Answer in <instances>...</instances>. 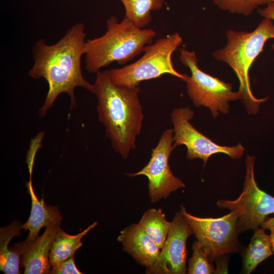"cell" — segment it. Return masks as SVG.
<instances>
[{
  "instance_id": "cell-21",
  "label": "cell",
  "mask_w": 274,
  "mask_h": 274,
  "mask_svg": "<svg viewBox=\"0 0 274 274\" xmlns=\"http://www.w3.org/2000/svg\"><path fill=\"white\" fill-rule=\"evenodd\" d=\"M274 0H213L221 10L247 16L258 6L267 5Z\"/></svg>"
},
{
  "instance_id": "cell-16",
  "label": "cell",
  "mask_w": 274,
  "mask_h": 274,
  "mask_svg": "<svg viewBox=\"0 0 274 274\" xmlns=\"http://www.w3.org/2000/svg\"><path fill=\"white\" fill-rule=\"evenodd\" d=\"M248 247L242 253V273L250 274L262 261L273 254L269 235L262 227L255 229Z\"/></svg>"
},
{
  "instance_id": "cell-17",
  "label": "cell",
  "mask_w": 274,
  "mask_h": 274,
  "mask_svg": "<svg viewBox=\"0 0 274 274\" xmlns=\"http://www.w3.org/2000/svg\"><path fill=\"white\" fill-rule=\"evenodd\" d=\"M97 224V222H94L76 235L69 234L59 228L54 238L49 253L51 266L74 256L76 251L83 245L82 238Z\"/></svg>"
},
{
  "instance_id": "cell-8",
  "label": "cell",
  "mask_w": 274,
  "mask_h": 274,
  "mask_svg": "<svg viewBox=\"0 0 274 274\" xmlns=\"http://www.w3.org/2000/svg\"><path fill=\"white\" fill-rule=\"evenodd\" d=\"M245 162V180L240 195L234 200L219 199L216 203L222 209H242L237 220L239 233L261 227L266 218L274 214V197L261 189L255 180V157L247 155Z\"/></svg>"
},
{
  "instance_id": "cell-7",
  "label": "cell",
  "mask_w": 274,
  "mask_h": 274,
  "mask_svg": "<svg viewBox=\"0 0 274 274\" xmlns=\"http://www.w3.org/2000/svg\"><path fill=\"white\" fill-rule=\"evenodd\" d=\"M180 211L211 262L241 250L237 226L241 209H234L218 218L197 217L188 213L183 206Z\"/></svg>"
},
{
  "instance_id": "cell-12",
  "label": "cell",
  "mask_w": 274,
  "mask_h": 274,
  "mask_svg": "<svg viewBox=\"0 0 274 274\" xmlns=\"http://www.w3.org/2000/svg\"><path fill=\"white\" fill-rule=\"evenodd\" d=\"M60 222L46 227L43 234L32 242H21L22 253L20 264L24 269V274L50 273L51 265L49 253Z\"/></svg>"
},
{
  "instance_id": "cell-25",
  "label": "cell",
  "mask_w": 274,
  "mask_h": 274,
  "mask_svg": "<svg viewBox=\"0 0 274 274\" xmlns=\"http://www.w3.org/2000/svg\"><path fill=\"white\" fill-rule=\"evenodd\" d=\"M270 233L269 235L271 245V249L272 251L273 254L274 255V229H271L269 230Z\"/></svg>"
},
{
  "instance_id": "cell-14",
  "label": "cell",
  "mask_w": 274,
  "mask_h": 274,
  "mask_svg": "<svg viewBox=\"0 0 274 274\" xmlns=\"http://www.w3.org/2000/svg\"><path fill=\"white\" fill-rule=\"evenodd\" d=\"M29 175L30 179L26 187L31 198V209L28 220L22 225L21 228L29 231L25 241L32 242L37 238L43 227L60 222L62 217L57 206L46 204L43 198L41 200L38 198L33 188L31 175Z\"/></svg>"
},
{
  "instance_id": "cell-11",
  "label": "cell",
  "mask_w": 274,
  "mask_h": 274,
  "mask_svg": "<svg viewBox=\"0 0 274 274\" xmlns=\"http://www.w3.org/2000/svg\"><path fill=\"white\" fill-rule=\"evenodd\" d=\"M194 234L183 214L177 212L163 248L155 261L146 268L148 274H185L187 273V241Z\"/></svg>"
},
{
  "instance_id": "cell-19",
  "label": "cell",
  "mask_w": 274,
  "mask_h": 274,
  "mask_svg": "<svg viewBox=\"0 0 274 274\" xmlns=\"http://www.w3.org/2000/svg\"><path fill=\"white\" fill-rule=\"evenodd\" d=\"M125 10L124 18L144 28L150 22L151 11L160 10L164 0H120Z\"/></svg>"
},
{
  "instance_id": "cell-1",
  "label": "cell",
  "mask_w": 274,
  "mask_h": 274,
  "mask_svg": "<svg viewBox=\"0 0 274 274\" xmlns=\"http://www.w3.org/2000/svg\"><path fill=\"white\" fill-rule=\"evenodd\" d=\"M86 36L84 24L78 23L54 44L48 45L43 39L35 43L32 50L34 63L28 74L34 79L44 78L48 84L46 99L39 112L40 117L45 115L61 93L69 95L71 109L76 106L77 87L94 93V85L84 78L81 70Z\"/></svg>"
},
{
  "instance_id": "cell-13",
  "label": "cell",
  "mask_w": 274,
  "mask_h": 274,
  "mask_svg": "<svg viewBox=\"0 0 274 274\" xmlns=\"http://www.w3.org/2000/svg\"><path fill=\"white\" fill-rule=\"evenodd\" d=\"M123 250L139 264L146 268L156 260L161 249L146 233L139 223H133L122 230L117 237Z\"/></svg>"
},
{
  "instance_id": "cell-22",
  "label": "cell",
  "mask_w": 274,
  "mask_h": 274,
  "mask_svg": "<svg viewBox=\"0 0 274 274\" xmlns=\"http://www.w3.org/2000/svg\"><path fill=\"white\" fill-rule=\"evenodd\" d=\"M50 273L51 274H82L75 263L74 256L61 262L52 266Z\"/></svg>"
},
{
  "instance_id": "cell-6",
  "label": "cell",
  "mask_w": 274,
  "mask_h": 274,
  "mask_svg": "<svg viewBox=\"0 0 274 274\" xmlns=\"http://www.w3.org/2000/svg\"><path fill=\"white\" fill-rule=\"evenodd\" d=\"M180 60L188 67L191 75L185 74L187 93L196 107L208 108L213 117L229 112V102L241 99L238 91H233L232 85L200 70L194 51L179 49Z\"/></svg>"
},
{
  "instance_id": "cell-3",
  "label": "cell",
  "mask_w": 274,
  "mask_h": 274,
  "mask_svg": "<svg viewBox=\"0 0 274 274\" xmlns=\"http://www.w3.org/2000/svg\"><path fill=\"white\" fill-rule=\"evenodd\" d=\"M226 45L215 50L212 55L217 60L227 64L233 71L239 81L240 100L249 114L255 115L261 104L268 97L258 98L251 90L249 71L253 63L263 51L266 41L274 39V23L264 18L251 32L229 29L226 31Z\"/></svg>"
},
{
  "instance_id": "cell-24",
  "label": "cell",
  "mask_w": 274,
  "mask_h": 274,
  "mask_svg": "<svg viewBox=\"0 0 274 274\" xmlns=\"http://www.w3.org/2000/svg\"><path fill=\"white\" fill-rule=\"evenodd\" d=\"M261 227L265 230L267 229L270 230L274 229V217H267L262 223Z\"/></svg>"
},
{
  "instance_id": "cell-9",
  "label": "cell",
  "mask_w": 274,
  "mask_h": 274,
  "mask_svg": "<svg viewBox=\"0 0 274 274\" xmlns=\"http://www.w3.org/2000/svg\"><path fill=\"white\" fill-rule=\"evenodd\" d=\"M194 114L189 107L176 108L171 113L174 146L175 148L185 146L188 159H200L205 166L209 158L214 154L223 153L232 159H239L243 155L245 148L241 143L233 146L219 145L197 130L190 122Z\"/></svg>"
},
{
  "instance_id": "cell-15",
  "label": "cell",
  "mask_w": 274,
  "mask_h": 274,
  "mask_svg": "<svg viewBox=\"0 0 274 274\" xmlns=\"http://www.w3.org/2000/svg\"><path fill=\"white\" fill-rule=\"evenodd\" d=\"M21 226L18 221H15L0 229V270L6 274L20 273L21 243H16L11 247H9V244L13 237L20 236Z\"/></svg>"
},
{
  "instance_id": "cell-5",
  "label": "cell",
  "mask_w": 274,
  "mask_h": 274,
  "mask_svg": "<svg viewBox=\"0 0 274 274\" xmlns=\"http://www.w3.org/2000/svg\"><path fill=\"white\" fill-rule=\"evenodd\" d=\"M183 43L179 33L176 32L160 38L146 46L143 55L135 62L120 68L106 70L111 81L116 85L129 88L139 87L140 82L168 74L185 81V74L175 68L172 56Z\"/></svg>"
},
{
  "instance_id": "cell-18",
  "label": "cell",
  "mask_w": 274,
  "mask_h": 274,
  "mask_svg": "<svg viewBox=\"0 0 274 274\" xmlns=\"http://www.w3.org/2000/svg\"><path fill=\"white\" fill-rule=\"evenodd\" d=\"M138 223L161 249L166 241L171 225V222L166 220V215L162 210L161 208L147 210Z\"/></svg>"
},
{
  "instance_id": "cell-10",
  "label": "cell",
  "mask_w": 274,
  "mask_h": 274,
  "mask_svg": "<svg viewBox=\"0 0 274 274\" xmlns=\"http://www.w3.org/2000/svg\"><path fill=\"white\" fill-rule=\"evenodd\" d=\"M173 129H167L162 133L156 147L152 149L148 163L141 170L129 176L144 175L148 179L149 196L152 203L166 198L178 189L185 187L181 180L172 173L169 165L174 146Z\"/></svg>"
},
{
  "instance_id": "cell-20",
  "label": "cell",
  "mask_w": 274,
  "mask_h": 274,
  "mask_svg": "<svg viewBox=\"0 0 274 274\" xmlns=\"http://www.w3.org/2000/svg\"><path fill=\"white\" fill-rule=\"evenodd\" d=\"M192 255L188 260V274H211L215 272L214 266L209 260L201 244L195 241L192 246Z\"/></svg>"
},
{
  "instance_id": "cell-4",
  "label": "cell",
  "mask_w": 274,
  "mask_h": 274,
  "mask_svg": "<svg viewBox=\"0 0 274 274\" xmlns=\"http://www.w3.org/2000/svg\"><path fill=\"white\" fill-rule=\"evenodd\" d=\"M106 23L103 35L86 41L85 67L90 73H97L113 62L126 63L142 53L156 35L153 29L141 28L125 18L119 22L111 16Z\"/></svg>"
},
{
  "instance_id": "cell-2",
  "label": "cell",
  "mask_w": 274,
  "mask_h": 274,
  "mask_svg": "<svg viewBox=\"0 0 274 274\" xmlns=\"http://www.w3.org/2000/svg\"><path fill=\"white\" fill-rule=\"evenodd\" d=\"M96 74L94 93L98 100L99 120L105 127L113 149L126 158L136 148L144 117L139 98L140 89L115 85L107 71Z\"/></svg>"
},
{
  "instance_id": "cell-23",
  "label": "cell",
  "mask_w": 274,
  "mask_h": 274,
  "mask_svg": "<svg viewBox=\"0 0 274 274\" xmlns=\"http://www.w3.org/2000/svg\"><path fill=\"white\" fill-rule=\"evenodd\" d=\"M264 9H259L258 13L264 18L274 21V1L267 5Z\"/></svg>"
}]
</instances>
